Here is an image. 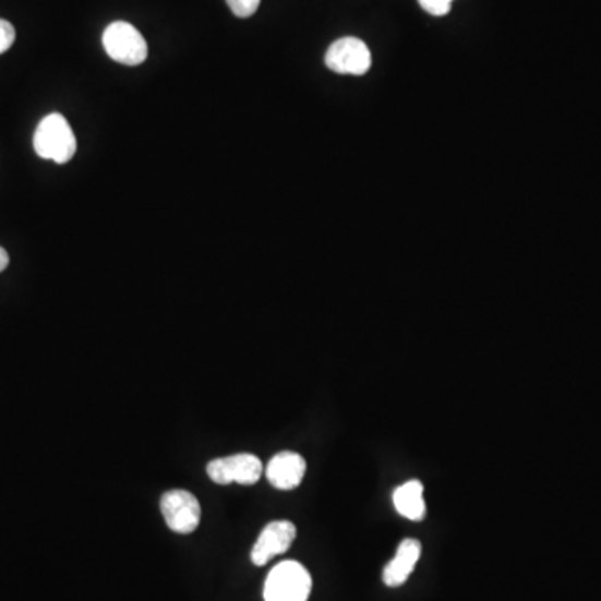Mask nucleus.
Listing matches in <instances>:
<instances>
[{
    "mask_svg": "<svg viewBox=\"0 0 601 601\" xmlns=\"http://www.w3.org/2000/svg\"><path fill=\"white\" fill-rule=\"evenodd\" d=\"M421 556V543L413 538L401 541L396 552L395 558L386 565L383 572V581L388 587H401L408 581L409 575L417 568L418 560Z\"/></svg>",
    "mask_w": 601,
    "mask_h": 601,
    "instance_id": "nucleus-9",
    "label": "nucleus"
},
{
    "mask_svg": "<svg viewBox=\"0 0 601 601\" xmlns=\"http://www.w3.org/2000/svg\"><path fill=\"white\" fill-rule=\"evenodd\" d=\"M34 149L43 159L69 163L77 151V141L68 119L61 115L46 116L34 134Z\"/></svg>",
    "mask_w": 601,
    "mask_h": 601,
    "instance_id": "nucleus-1",
    "label": "nucleus"
},
{
    "mask_svg": "<svg viewBox=\"0 0 601 601\" xmlns=\"http://www.w3.org/2000/svg\"><path fill=\"white\" fill-rule=\"evenodd\" d=\"M295 540L296 527L291 521H273L261 531L251 552V560L256 566L267 565L275 556L288 552Z\"/></svg>",
    "mask_w": 601,
    "mask_h": 601,
    "instance_id": "nucleus-7",
    "label": "nucleus"
},
{
    "mask_svg": "<svg viewBox=\"0 0 601 601\" xmlns=\"http://www.w3.org/2000/svg\"><path fill=\"white\" fill-rule=\"evenodd\" d=\"M311 575L298 562H283L271 569L264 584L266 601H308L311 594Z\"/></svg>",
    "mask_w": 601,
    "mask_h": 601,
    "instance_id": "nucleus-2",
    "label": "nucleus"
},
{
    "mask_svg": "<svg viewBox=\"0 0 601 601\" xmlns=\"http://www.w3.org/2000/svg\"><path fill=\"white\" fill-rule=\"evenodd\" d=\"M423 11L434 17H443L452 11L453 0H418Z\"/></svg>",
    "mask_w": 601,
    "mask_h": 601,
    "instance_id": "nucleus-12",
    "label": "nucleus"
},
{
    "mask_svg": "<svg viewBox=\"0 0 601 601\" xmlns=\"http://www.w3.org/2000/svg\"><path fill=\"white\" fill-rule=\"evenodd\" d=\"M160 512L164 520L176 533H193L201 524V505L193 493L185 490H172L160 498Z\"/></svg>",
    "mask_w": 601,
    "mask_h": 601,
    "instance_id": "nucleus-4",
    "label": "nucleus"
},
{
    "mask_svg": "<svg viewBox=\"0 0 601 601\" xmlns=\"http://www.w3.org/2000/svg\"><path fill=\"white\" fill-rule=\"evenodd\" d=\"M15 40V29L11 22L0 19V53L8 52Z\"/></svg>",
    "mask_w": 601,
    "mask_h": 601,
    "instance_id": "nucleus-13",
    "label": "nucleus"
},
{
    "mask_svg": "<svg viewBox=\"0 0 601 601\" xmlns=\"http://www.w3.org/2000/svg\"><path fill=\"white\" fill-rule=\"evenodd\" d=\"M263 474V462L250 453L217 458L207 465V477L217 484H254Z\"/></svg>",
    "mask_w": 601,
    "mask_h": 601,
    "instance_id": "nucleus-6",
    "label": "nucleus"
},
{
    "mask_svg": "<svg viewBox=\"0 0 601 601\" xmlns=\"http://www.w3.org/2000/svg\"><path fill=\"white\" fill-rule=\"evenodd\" d=\"M103 46L112 61L140 65L147 59V43L143 34L129 22H112L103 34Z\"/></svg>",
    "mask_w": 601,
    "mask_h": 601,
    "instance_id": "nucleus-3",
    "label": "nucleus"
},
{
    "mask_svg": "<svg viewBox=\"0 0 601 601\" xmlns=\"http://www.w3.org/2000/svg\"><path fill=\"white\" fill-rule=\"evenodd\" d=\"M306 474V461L298 453L283 452L271 459L266 468L267 481L278 490H295Z\"/></svg>",
    "mask_w": 601,
    "mask_h": 601,
    "instance_id": "nucleus-8",
    "label": "nucleus"
},
{
    "mask_svg": "<svg viewBox=\"0 0 601 601\" xmlns=\"http://www.w3.org/2000/svg\"><path fill=\"white\" fill-rule=\"evenodd\" d=\"M9 266V254L4 248H0V273Z\"/></svg>",
    "mask_w": 601,
    "mask_h": 601,
    "instance_id": "nucleus-14",
    "label": "nucleus"
},
{
    "mask_svg": "<svg viewBox=\"0 0 601 601\" xmlns=\"http://www.w3.org/2000/svg\"><path fill=\"white\" fill-rule=\"evenodd\" d=\"M324 62L336 74L364 75L371 69V52L363 40L342 37L329 46Z\"/></svg>",
    "mask_w": 601,
    "mask_h": 601,
    "instance_id": "nucleus-5",
    "label": "nucleus"
},
{
    "mask_svg": "<svg viewBox=\"0 0 601 601\" xmlns=\"http://www.w3.org/2000/svg\"><path fill=\"white\" fill-rule=\"evenodd\" d=\"M236 17L248 19L256 14L261 0H226Z\"/></svg>",
    "mask_w": 601,
    "mask_h": 601,
    "instance_id": "nucleus-11",
    "label": "nucleus"
},
{
    "mask_svg": "<svg viewBox=\"0 0 601 601\" xmlns=\"http://www.w3.org/2000/svg\"><path fill=\"white\" fill-rule=\"evenodd\" d=\"M424 488L421 481L411 480L399 486L393 495L396 512L411 521H421L426 515L423 498Z\"/></svg>",
    "mask_w": 601,
    "mask_h": 601,
    "instance_id": "nucleus-10",
    "label": "nucleus"
}]
</instances>
